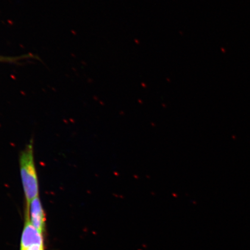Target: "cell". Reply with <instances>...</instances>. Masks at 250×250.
<instances>
[{
	"instance_id": "obj_1",
	"label": "cell",
	"mask_w": 250,
	"mask_h": 250,
	"mask_svg": "<svg viewBox=\"0 0 250 250\" xmlns=\"http://www.w3.org/2000/svg\"><path fill=\"white\" fill-rule=\"evenodd\" d=\"M20 168L25 201L28 208L31 202L39 197L40 190L32 141L21 152Z\"/></svg>"
},
{
	"instance_id": "obj_2",
	"label": "cell",
	"mask_w": 250,
	"mask_h": 250,
	"mask_svg": "<svg viewBox=\"0 0 250 250\" xmlns=\"http://www.w3.org/2000/svg\"><path fill=\"white\" fill-rule=\"evenodd\" d=\"M25 213L26 221L21 237V250H25L33 245H43L42 233L31 224L29 214L26 210Z\"/></svg>"
},
{
	"instance_id": "obj_3",
	"label": "cell",
	"mask_w": 250,
	"mask_h": 250,
	"mask_svg": "<svg viewBox=\"0 0 250 250\" xmlns=\"http://www.w3.org/2000/svg\"><path fill=\"white\" fill-rule=\"evenodd\" d=\"M30 220L33 226L42 233L45 227V214L39 197L31 202L29 207L26 208Z\"/></svg>"
},
{
	"instance_id": "obj_4",
	"label": "cell",
	"mask_w": 250,
	"mask_h": 250,
	"mask_svg": "<svg viewBox=\"0 0 250 250\" xmlns=\"http://www.w3.org/2000/svg\"><path fill=\"white\" fill-rule=\"evenodd\" d=\"M25 250H44L43 245H36L29 247Z\"/></svg>"
}]
</instances>
